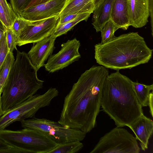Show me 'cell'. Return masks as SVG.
Segmentation results:
<instances>
[{"instance_id": "d6a6232c", "label": "cell", "mask_w": 153, "mask_h": 153, "mask_svg": "<svg viewBox=\"0 0 153 153\" xmlns=\"http://www.w3.org/2000/svg\"><path fill=\"white\" fill-rule=\"evenodd\" d=\"M6 28L0 21V41L3 35L6 33Z\"/></svg>"}, {"instance_id": "277c9868", "label": "cell", "mask_w": 153, "mask_h": 153, "mask_svg": "<svg viewBox=\"0 0 153 153\" xmlns=\"http://www.w3.org/2000/svg\"><path fill=\"white\" fill-rule=\"evenodd\" d=\"M37 69L27 53L17 50L2 91V96L10 103L18 105L35 95L43 87L44 81L38 79Z\"/></svg>"}, {"instance_id": "1f68e13d", "label": "cell", "mask_w": 153, "mask_h": 153, "mask_svg": "<svg viewBox=\"0 0 153 153\" xmlns=\"http://www.w3.org/2000/svg\"><path fill=\"white\" fill-rule=\"evenodd\" d=\"M50 0H32L26 9L31 6L37 5L47 2Z\"/></svg>"}, {"instance_id": "5b68a950", "label": "cell", "mask_w": 153, "mask_h": 153, "mask_svg": "<svg viewBox=\"0 0 153 153\" xmlns=\"http://www.w3.org/2000/svg\"><path fill=\"white\" fill-rule=\"evenodd\" d=\"M0 139L24 153H48L58 145L43 132L26 128L17 131L0 130Z\"/></svg>"}, {"instance_id": "52a82bcc", "label": "cell", "mask_w": 153, "mask_h": 153, "mask_svg": "<svg viewBox=\"0 0 153 153\" xmlns=\"http://www.w3.org/2000/svg\"><path fill=\"white\" fill-rule=\"evenodd\" d=\"M135 137L126 129L116 127L101 137L90 153H139Z\"/></svg>"}, {"instance_id": "44dd1931", "label": "cell", "mask_w": 153, "mask_h": 153, "mask_svg": "<svg viewBox=\"0 0 153 153\" xmlns=\"http://www.w3.org/2000/svg\"><path fill=\"white\" fill-rule=\"evenodd\" d=\"M83 146L80 141H70L58 144L48 153H76L80 151Z\"/></svg>"}, {"instance_id": "484cf974", "label": "cell", "mask_w": 153, "mask_h": 153, "mask_svg": "<svg viewBox=\"0 0 153 153\" xmlns=\"http://www.w3.org/2000/svg\"><path fill=\"white\" fill-rule=\"evenodd\" d=\"M8 53L6 33L0 41V68L4 62Z\"/></svg>"}, {"instance_id": "603a6c76", "label": "cell", "mask_w": 153, "mask_h": 153, "mask_svg": "<svg viewBox=\"0 0 153 153\" xmlns=\"http://www.w3.org/2000/svg\"><path fill=\"white\" fill-rule=\"evenodd\" d=\"M35 21H30L23 18L20 16H17L11 28L17 38L22 30L28 25L33 23Z\"/></svg>"}, {"instance_id": "e0dca14e", "label": "cell", "mask_w": 153, "mask_h": 153, "mask_svg": "<svg viewBox=\"0 0 153 153\" xmlns=\"http://www.w3.org/2000/svg\"><path fill=\"white\" fill-rule=\"evenodd\" d=\"M95 7L94 0H68L59 15V18L72 14L93 13Z\"/></svg>"}, {"instance_id": "6da1fadb", "label": "cell", "mask_w": 153, "mask_h": 153, "mask_svg": "<svg viewBox=\"0 0 153 153\" xmlns=\"http://www.w3.org/2000/svg\"><path fill=\"white\" fill-rule=\"evenodd\" d=\"M108 75L107 68L102 65L93 66L82 73L65 97L58 122L67 128L90 132L96 125L102 89Z\"/></svg>"}, {"instance_id": "ffe728a7", "label": "cell", "mask_w": 153, "mask_h": 153, "mask_svg": "<svg viewBox=\"0 0 153 153\" xmlns=\"http://www.w3.org/2000/svg\"><path fill=\"white\" fill-rule=\"evenodd\" d=\"M14 61L13 53L9 52L4 62L0 68V95L2 93Z\"/></svg>"}, {"instance_id": "cb8c5ba5", "label": "cell", "mask_w": 153, "mask_h": 153, "mask_svg": "<svg viewBox=\"0 0 153 153\" xmlns=\"http://www.w3.org/2000/svg\"><path fill=\"white\" fill-rule=\"evenodd\" d=\"M32 0H10L12 8L17 16L20 15Z\"/></svg>"}, {"instance_id": "ac0fdd59", "label": "cell", "mask_w": 153, "mask_h": 153, "mask_svg": "<svg viewBox=\"0 0 153 153\" xmlns=\"http://www.w3.org/2000/svg\"><path fill=\"white\" fill-rule=\"evenodd\" d=\"M91 14L89 13H81L74 19L68 22L62 24L58 23L51 35L56 38L62 35L66 34L79 22L84 20L86 21Z\"/></svg>"}, {"instance_id": "2e32d148", "label": "cell", "mask_w": 153, "mask_h": 153, "mask_svg": "<svg viewBox=\"0 0 153 153\" xmlns=\"http://www.w3.org/2000/svg\"><path fill=\"white\" fill-rule=\"evenodd\" d=\"M114 0H100L93 12L92 25L97 32H101L104 25L110 18Z\"/></svg>"}, {"instance_id": "30bf717a", "label": "cell", "mask_w": 153, "mask_h": 153, "mask_svg": "<svg viewBox=\"0 0 153 153\" xmlns=\"http://www.w3.org/2000/svg\"><path fill=\"white\" fill-rule=\"evenodd\" d=\"M80 43L76 38L69 40L61 45L60 50L56 53L51 55L44 65L45 70L52 73L62 69L81 57L79 52Z\"/></svg>"}, {"instance_id": "8992f818", "label": "cell", "mask_w": 153, "mask_h": 153, "mask_svg": "<svg viewBox=\"0 0 153 153\" xmlns=\"http://www.w3.org/2000/svg\"><path fill=\"white\" fill-rule=\"evenodd\" d=\"M55 88H49L44 94H35L16 107L5 112L0 117V130L12 123L35 117L40 108L48 106L59 94Z\"/></svg>"}, {"instance_id": "3957f363", "label": "cell", "mask_w": 153, "mask_h": 153, "mask_svg": "<svg viewBox=\"0 0 153 153\" xmlns=\"http://www.w3.org/2000/svg\"><path fill=\"white\" fill-rule=\"evenodd\" d=\"M152 51L137 33L130 32L96 44L94 58L100 65L119 71L148 63Z\"/></svg>"}, {"instance_id": "4316f807", "label": "cell", "mask_w": 153, "mask_h": 153, "mask_svg": "<svg viewBox=\"0 0 153 153\" xmlns=\"http://www.w3.org/2000/svg\"><path fill=\"white\" fill-rule=\"evenodd\" d=\"M14 20L0 4V21L7 29L11 27Z\"/></svg>"}, {"instance_id": "d6986e66", "label": "cell", "mask_w": 153, "mask_h": 153, "mask_svg": "<svg viewBox=\"0 0 153 153\" xmlns=\"http://www.w3.org/2000/svg\"><path fill=\"white\" fill-rule=\"evenodd\" d=\"M134 88L137 100L142 107L148 105L149 95L153 91V84L148 85L133 82Z\"/></svg>"}, {"instance_id": "4fadbf2b", "label": "cell", "mask_w": 153, "mask_h": 153, "mask_svg": "<svg viewBox=\"0 0 153 153\" xmlns=\"http://www.w3.org/2000/svg\"><path fill=\"white\" fill-rule=\"evenodd\" d=\"M150 0H127L130 26L138 28L145 26L149 16Z\"/></svg>"}, {"instance_id": "5bb4252c", "label": "cell", "mask_w": 153, "mask_h": 153, "mask_svg": "<svg viewBox=\"0 0 153 153\" xmlns=\"http://www.w3.org/2000/svg\"><path fill=\"white\" fill-rule=\"evenodd\" d=\"M129 127L139 141L141 149L145 151L148 148L149 140L153 133V122L144 114L141 115Z\"/></svg>"}, {"instance_id": "ba28073f", "label": "cell", "mask_w": 153, "mask_h": 153, "mask_svg": "<svg viewBox=\"0 0 153 153\" xmlns=\"http://www.w3.org/2000/svg\"><path fill=\"white\" fill-rule=\"evenodd\" d=\"M23 128L39 131L58 144L70 141L83 140L86 133L78 129L67 128L56 122L45 118L34 117L20 122Z\"/></svg>"}, {"instance_id": "d4e9b609", "label": "cell", "mask_w": 153, "mask_h": 153, "mask_svg": "<svg viewBox=\"0 0 153 153\" xmlns=\"http://www.w3.org/2000/svg\"><path fill=\"white\" fill-rule=\"evenodd\" d=\"M7 44L9 52L13 53L15 49L17 50L15 43L17 37L13 33L11 28H7L6 30Z\"/></svg>"}, {"instance_id": "4dcf8cb0", "label": "cell", "mask_w": 153, "mask_h": 153, "mask_svg": "<svg viewBox=\"0 0 153 153\" xmlns=\"http://www.w3.org/2000/svg\"><path fill=\"white\" fill-rule=\"evenodd\" d=\"M153 91L151 92L149 95L148 101V105L150 109V112L152 117L153 116Z\"/></svg>"}, {"instance_id": "f1b7e54d", "label": "cell", "mask_w": 153, "mask_h": 153, "mask_svg": "<svg viewBox=\"0 0 153 153\" xmlns=\"http://www.w3.org/2000/svg\"><path fill=\"white\" fill-rule=\"evenodd\" d=\"M80 14H72L59 18L58 24H62L73 19Z\"/></svg>"}, {"instance_id": "e575fe53", "label": "cell", "mask_w": 153, "mask_h": 153, "mask_svg": "<svg viewBox=\"0 0 153 153\" xmlns=\"http://www.w3.org/2000/svg\"><path fill=\"white\" fill-rule=\"evenodd\" d=\"M94 2L95 6L100 0H94Z\"/></svg>"}, {"instance_id": "7402d4cb", "label": "cell", "mask_w": 153, "mask_h": 153, "mask_svg": "<svg viewBox=\"0 0 153 153\" xmlns=\"http://www.w3.org/2000/svg\"><path fill=\"white\" fill-rule=\"evenodd\" d=\"M116 30L114 23L110 19L105 23L101 31V43H106L114 38L115 37L114 33Z\"/></svg>"}, {"instance_id": "83f0119b", "label": "cell", "mask_w": 153, "mask_h": 153, "mask_svg": "<svg viewBox=\"0 0 153 153\" xmlns=\"http://www.w3.org/2000/svg\"><path fill=\"white\" fill-rule=\"evenodd\" d=\"M0 4L7 14L14 20L17 16L13 10L10 4L7 0H0Z\"/></svg>"}, {"instance_id": "836d02e7", "label": "cell", "mask_w": 153, "mask_h": 153, "mask_svg": "<svg viewBox=\"0 0 153 153\" xmlns=\"http://www.w3.org/2000/svg\"><path fill=\"white\" fill-rule=\"evenodd\" d=\"M4 112L2 110L1 102V95H0V117L3 114Z\"/></svg>"}, {"instance_id": "8fae6325", "label": "cell", "mask_w": 153, "mask_h": 153, "mask_svg": "<svg viewBox=\"0 0 153 153\" xmlns=\"http://www.w3.org/2000/svg\"><path fill=\"white\" fill-rule=\"evenodd\" d=\"M68 0H51L47 2L27 8L19 16L33 21L59 15Z\"/></svg>"}, {"instance_id": "7c38bea8", "label": "cell", "mask_w": 153, "mask_h": 153, "mask_svg": "<svg viewBox=\"0 0 153 153\" xmlns=\"http://www.w3.org/2000/svg\"><path fill=\"white\" fill-rule=\"evenodd\" d=\"M56 38L51 35L36 43L27 54L32 64L38 71L52 53Z\"/></svg>"}, {"instance_id": "7a4b0ae2", "label": "cell", "mask_w": 153, "mask_h": 153, "mask_svg": "<svg viewBox=\"0 0 153 153\" xmlns=\"http://www.w3.org/2000/svg\"><path fill=\"white\" fill-rule=\"evenodd\" d=\"M133 82L117 71L109 74L103 85L101 107L117 127H129L143 114Z\"/></svg>"}, {"instance_id": "f546056e", "label": "cell", "mask_w": 153, "mask_h": 153, "mask_svg": "<svg viewBox=\"0 0 153 153\" xmlns=\"http://www.w3.org/2000/svg\"><path fill=\"white\" fill-rule=\"evenodd\" d=\"M149 16L151 19L152 34L153 36V0H150Z\"/></svg>"}, {"instance_id": "9c48e42d", "label": "cell", "mask_w": 153, "mask_h": 153, "mask_svg": "<svg viewBox=\"0 0 153 153\" xmlns=\"http://www.w3.org/2000/svg\"><path fill=\"white\" fill-rule=\"evenodd\" d=\"M59 15L45 19L35 21L20 32L15 44L21 46L30 43H36L50 36L57 26Z\"/></svg>"}, {"instance_id": "9a60e30c", "label": "cell", "mask_w": 153, "mask_h": 153, "mask_svg": "<svg viewBox=\"0 0 153 153\" xmlns=\"http://www.w3.org/2000/svg\"><path fill=\"white\" fill-rule=\"evenodd\" d=\"M110 17L117 30H127L130 26L127 0H114Z\"/></svg>"}]
</instances>
